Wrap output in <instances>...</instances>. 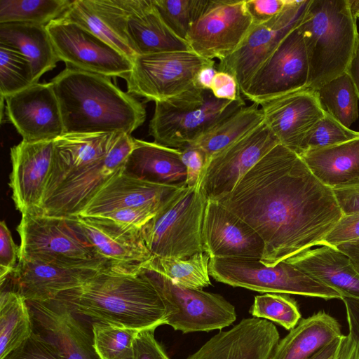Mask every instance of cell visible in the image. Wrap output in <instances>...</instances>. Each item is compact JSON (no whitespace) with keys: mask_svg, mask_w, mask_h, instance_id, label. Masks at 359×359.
I'll list each match as a JSON object with an SVG mask.
<instances>
[{"mask_svg":"<svg viewBox=\"0 0 359 359\" xmlns=\"http://www.w3.org/2000/svg\"><path fill=\"white\" fill-rule=\"evenodd\" d=\"M101 268L72 266L20 258L8 278L13 285L11 290L26 301L46 302L63 292L81 286Z\"/></svg>","mask_w":359,"mask_h":359,"instance_id":"cell-24","label":"cell"},{"mask_svg":"<svg viewBox=\"0 0 359 359\" xmlns=\"http://www.w3.org/2000/svg\"><path fill=\"white\" fill-rule=\"evenodd\" d=\"M309 66L299 25L257 70L242 95L260 105L272 98L306 89Z\"/></svg>","mask_w":359,"mask_h":359,"instance_id":"cell-14","label":"cell"},{"mask_svg":"<svg viewBox=\"0 0 359 359\" xmlns=\"http://www.w3.org/2000/svg\"><path fill=\"white\" fill-rule=\"evenodd\" d=\"M279 140L262 122L207 161L199 182L208 199L217 200L229 194L241 178Z\"/></svg>","mask_w":359,"mask_h":359,"instance_id":"cell-15","label":"cell"},{"mask_svg":"<svg viewBox=\"0 0 359 359\" xmlns=\"http://www.w3.org/2000/svg\"><path fill=\"white\" fill-rule=\"evenodd\" d=\"M76 220L105 266L135 268L153 257L144 242L142 229L104 217L78 216Z\"/></svg>","mask_w":359,"mask_h":359,"instance_id":"cell-22","label":"cell"},{"mask_svg":"<svg viewBox=\"0 0 359 359\" xmlns=\"http://www.w3.org/2000/svg\"><path fill=\"white\" fill-rule=\"evenodd\" d=\"M32 330L53 344L63 359H101L93 332L58 298L46 302L27 301Z\"/></svg>","mask_w":359,"mask_h":359,"instance_id":"cell-18","label":"cell"},{"mask_svg":"<svg viewBox=\"0 0 359 359\" xmlns=\"http://www.w3.org/2000/svg\"><path fill=\"white\" fill-rule=\"evenodd\" d=\"M299 29L309 66L306 88L346 73L359 34L349 0H309Z\"/></svg>","mask_w":359,"mask_h":359,"instance_id":"cell-4","label":"cell"},{"mask_svg":"<svg viewBox=\"0 0 359 359\" xmlns=\"http://www.w3.org/2000/svg\"><path fill=\"white\" fill-rule=\"evenodd\" d=\"M359 137V132L343 126L328 112L305 136L300 149L302 152L341 144Z\"/></svg>","mask_w":359,"mask_h":359,"instance_id":"cell-43","label":"cell"},{"mask_svg":"<svg viewBox=\"0 0 359 359\" xmlns=\"http://www.w3.org/2000/svg\"><path fill=\"white\" fill-rule=\"evenodd\" d=\"M207 0H153L168 27L180 39L187 38Z\"/></svg>","mask_w":359,"mask_h":359,"instance_id":"cell-41","label":"cell"},{"mask_svg":"<svg viewBox=\"0 0 359 359\" xmlns=\"http://www.w3.org/2000/svg\"><path fill=\"white\" fill-rule=\"evenodd\" d=\"M289 0H246V7L254 25L267 22L286 7Z\"/></svg>","mask_w":359,"mask_h":359,"instance_id":"cell-50","label":"cell"},{"mask_svg":"<svg viewBox=\"0 0 359 359\" xmlns=\"http://www.w3.org/2000/svg\"><path fill=\"white\" fill-rule=\"evenodd\" d=\"M312 174L334 189L359 183V137L299 155Z\"/></svg>","mask_w":359,"mask_h":359,"instance_id":"cell-31","label":"cell"},{"mask_svg":"<svg viewBox=\"0 0 359 359\" xmlns=\"http://www.w3.org/2000/svg\"><path fill=\"white\" fill-rule=\"evenodd\" d=\"M2 359H63L50 341L32 330L31 335Z\"/></svg>","mask_w":359,"mask_h":359,"instance_id":"cell-44","label":"cell"},{"mask_svg":"<svg viewBox=\"0 0 359 359\" xmlns=\"http://www.w3.org/2000/svg\"><path fill=\"white\" fill-rule=\"evenodd\" d=\"M130 135L121 133L106 156L64 182L42 206V215L76 217L98 191L121 174L134 147Z\"/></svg>","mask_w":359,"mask_h":359,"instance_id":"cell-13","label":"cell"},{"mask_svg":"<svg viewBox=\"0 0 359 359\" xmlns=\"http://www.w3.org/2000/svg\"><path fill=\"white\" fill-rule=\"evenodd\" d=\"M181 151V159L186 167L187 187L196 186L201 180L206 165V156L201 149L187 146Z\"/></svg>","mask_w":359,"mask_h":359,"instance_id":"cell-49","label":"cell"},{"mask_svg":"<svg viewBox=\"0 0 359 359\" xmlns=\"http://www.w3.org/2000/svg\"><path fill=\"white\" fill-rule=\"evenodd\" d=\"M55 53L67 67L126 79L130 59L82 26L60 17L46 26Z\"/></svg>","mask_w":359,"mask_h":359,"instance_id":"cell-11","label":"cell"},{"mask_svg":"<svg viewBox=\"0 0 359 359\" xmlns=\"http://www.w3.org/2000/svg\"><path fill=\"white\" fill-rule=\"evenodd\" d=\"M286 262L337 291L342 297L359 299V273L351 259L337 248L309 249Z\"/></svg>","mask_w":359,"mask_h":359,"instance_id":"cell-29","label":"cell"},{"mask_svg":"<svg viewBox=\"0 0 359 359\" xmlns=\"http://www.w3.org/2000/svg\"><path fill=\"white\" fill-rule=\"evenodd\" d=\"M215 65L204 67L198 72L195 81L196 87L210 90L213 78L217 72Z\"/></svg>","mask_w":359,"mask_h":359,"instance_id":"cell-58","label":"cell"},{"mask_svg":"<svg viewBox=\"0 0 359 359\" xmlns=\"http://www.w3.org/2000/svg\"><path fill=\"white\" fill-rule=\"evenodd\" d=\"M337 359H359V341L350 334L345 335Z\"/></svg>","mask_w":359,"mask_h":359,"instance_id":"cell-55","label":"cell"},{"mask_svg":"<svg viewBox=\"0 0 359 359\" xmlns=\"http://www.w3.org/2000/svg\"><path fill=\"white\" fill-rule=\"evenodd\" d=\"M210 259L205 252H198L184 259L153 257L141 266L163 276L177 285L202 290L211 285Z\"/></svg>","mask_w":359,"mask_h":359,"instance_id":"cell-36","label":"cell"},{"mask_svg":"<svg viewBox=\"0 0 359 359\" xmlns=\"http://www.w3.org/2000/svg\"><path fill=\"white\" fill-rule=\"evenodd\" d=\"M116 359H134L133 358V347L122 354H121L118 358Z\"/></svg>","mask_w":359,"mask_h":359,"instance_id":"cell-60","label":"cell"},{"mask_svg":"<svg viewBox=\"0 0 359 359\" xmlns=\"http://www.w3.org/2000/svg\"><path fill=\"white\" fill-rule=\"evenodd\" d=\"M155 330L138 331L132 346L134 359H170L156 340Z\"/></svg>","mask_w":359,"mask_h":359,"instance_id":"cell-48","label":"cell"},{"mask_svg":"<svg viewBox=\"0 0 359 359\" xmlns=\"http://www.w3.org/2000/svg\"><path fill=\"white\" fill-rule=\"evenodd\" d=\"M332 191L342 215L359 213V183Z\"/></svg>","mask_w":359,"mask_h":359,"instance_id":"cell-52","label":"cell"},{"mask_svg":"<svg viewBox=\"0 0 359 359\" xmlns=\"http://www.w3.org/2000/svg\"><path fill=\"white\" fill-rule=\"evenodd\" d=\"M53 150L54 140H22L11 148L12 170L8 185L15 207L21 215L41 213Z\"/></svg>","mask_w":359,"mask_h":359,"instance_id":"cell-19","label":"cell"},{"mask_svg":"<svg viewBox=\"0 0 359 359\" xmlns=\"http://www.w3.org/2000/svg\"><path fill=\"white\" fill-rule=\"evenodd\" d=\"M356 239H359V213L342 215L324 238L322 245L336 248L341 243Z\"/></svg>","mask_w":359,"mask_h":359,"instance_id":"cell-46","label":"cell"},{"mask_svg":"<svg viewBox=\"0 0 359 359\" xmlns=\"http://www.w3.org/2000/svg\"><path fill=\"white\" fill-rule=\"evenodd\" d=\"M92 332L95 348L101 359H116L133 346L138 330L94 321Z\"/></svg>","mask_w":359,"mask_h":359,"instance_id":"cell-42","label":"cell"},{"mask_svg":"<svg viewBox=\"0 0 359 359\" xmlns=\"http://www.w3.org/2000/svg\"><path fill=\"white\" fill-rule=\"evenodd\" d=\"M209 273L218 282L257 292L341 299L337 291L286 260L269 266L258 259L210 258Z\"/></svg>","mask_w":359,"mask_h":359,"instance_id":"cell-8","label":"cell"},{"mask_svg":"<svg viewBox=\"0 0 359 359\" xmlns=\"http://www.w3.org/2000/svg\"><path fill=\"white\" fill-rule=\"evenodd\" d=\"M253 25L246 0H207L187 42L197 54L220 61L238 48Z\"/></svg>","mask_w":359,"mask_h":359,"instance_id":"cell-12","label":"cell"},{"mask_svg":"<svg viewBox=\"0 0 359 359\" xmlns=\"http://www.w3.org/2000/svg\"><path fill=\"white\" fill-rule=\"evenodd\" d=\"M147 205L117 210L102 216L126 226L142 229L163 205Z\"/></svg>","mask_w":359,"mask_h":359,"instance_id":"cell-45","label":"cell"},{"mask_svg":"<svg viewBox=\"0 0 359 359\" xmlns=\"http://www.w3.org/2000/svg\"><path fill=\"white\" fill-rule=\"evenodd\" d=\"M55 298L78 315L138 331L156 329L167 318L163 299L141 266H104L81 286Z\"/></svg>","mask_w":359,"mask_h":359,"instance_id":"cell-2","label":"cell"},{"mask_svg":"<svg viewBox=\"0 0 359 359\" xmlns=\"http://www.w3.org/2000/svg\"><path fill=\"white\" fill-rule=\"evenodd\" d=\"M309 0H289L285 9L273 19L254 25L238 48L219 61L217 71L231 74L241 94L257 70L287 34L300 22Z\"/></svg>","mask_w":359,"mask_h":359,"instance_id":"cell-16","label":"cell"},{"mask_svg":"<svg viewBox=\"0 0 359 359\" xmlns=\"http://www.w3.org/2000/svg\"><path fill=\"white\" fill-rule=\"evenodd\" d=\"M9 121L25 142L53 141L64 134L53 85L36 83L4 97Z\"/></svg>","mask_w":359,"mask_h":359,"instance_id":"cell-17","label":"cell"},{"mask_svg":"<svg viewBox=\"0 0 359 359\" xmlns=\"http://www.w3.org/2000/svg\"><path fill=\"white\" fill-rule=\"evenodd\" d=\"M72 1L0 0V24L22 23L46 26L60 18Z\"/></svg>","mask_w":359,"mask_h":359,"instance_id":"cell-37","label":"cell"},{"mask_svg":"<svg viewBox=\"0 0 359 359\" xmlns=\"http://www.w3.org/2000/svg\"><path fill=\"white\" fill-rule=\"evenodd\" d=\"M110 78L66 67L52 79L64 133L131 135L143 124L146 110L142 103Z\"/></svg>","mask_w":359,"mask_h":359,"instance_id":"cell-3","label":"cell"},{"mask_svg":"<svg viewBox=\"0 0 359 359\" xmlns=\"http://www.w3.org/2000/svg\"><path fill=\"white\" fill-rule=\"evenodd\" d=\"M32 333L27 302L17 292L1 288L0 359L21 345Z\"/></svg>","mask_w":359,"mask_h":359,"instance_id":"cell-35","label":"cell"},{"mask_svg":"<svg viewBox=\"0 0 359 359\" xmlns=\"http://www.w3.org/2000/svg\"><path fill=\"white\" fill-rule=\"evenodd\" d=\"M216 201L262 238L261 262L273 266L316 245L342 216L332 189L302 158L280 143L264 156L228 194Z\"/></svg>","mask_w":359,"mask_h":359,"instance_id":"cell-1","label":"cell"},{"mask_svg":"<svg viewBox=\"0 0 359 359\" xmlns=\"http://www.w3.org/2000/svg\"><path fill=\"white\" fill-rule=\"evenodd\" d=\"M18 247L4 220L0 223V283L13 272L19 255Z\"/></svg>","mask_w":359,"mask_h":359,"instance_id":"cell-47","label":"cell"},{"mask_svg":"<svg viewBox=\"0 0 359 359\" xmlns=\"http://www.w3.org/2000/svg\"><path fill=\"white\" fill-rule=\"evenodd\" d=\"M259 105L252 103L231 114L191 143L206 156V163L217 152L236 141L262 122L264 115Z\"/></svg>","mask_w":359,"mask_h":359,"instance_id":"cell-34","label":"cell"},{"mask_svg":"<svg viewBox=\"0 0 359 359\" xmlns=\"http://www.w3.org/2000/svg\"><path fill=\"white\" fill-rule=\"evenodd\" d=\"M128 0H74L61 16L90 31L132 61L126 34Z\"/></svg>","mask_w":359,"mask_h":359,"instance_id":"cell-27","label":"cell"},{"mask_svg":"<svg viewBox=\"0 0 359 359\" xmlns=\"http://www.w3.org/2000/svg\"><path fill=\"white\" fill-rule=\"evenodd\" d=\"M245 105L242 96L235 100L218 99L211 90L194 86L155 102L149 134L157 144L181 149Z\"/></svg>","mask_w":359,"mask_h":359,"instance_id":"cell-5","label":"cell"},{"mask_svg":"<svg viewBox=\"0 0 359 359\" xmlns=\"http://www.w3.org/2000/svg\"><path fill=\"white\" fill-rule=\"evenodd\" d=\"M259 106L264 122L280 143L298 155L305 136L325 111L316 91L309 88L272 98Z\"/></svg>","mask_w":359,"mask_h":359,"instance_id":"cell-21","label":"cell"},{"mask_svg":"<svg viewBox=\"0 0 359 359\" xmlns=\"http://www.w3.org/2000/svg\"><path fill=\"white\" fill-rule=\"evenodd\" d=\"M185 184L151 182L123 171L98 191L79 216L100 217L126 208L161 205Z\"/></svg>","mask_w":359,"mask_h":359,"instance_id":"cell-26","label":"cell"},{"mask_svg":"<svg viewBox=\"0 0 359 359\" xmlns=\"http://www.w3.org/2000/svg\"><path fill=\"white\" fill-rule=\"evenodd\" d=\"M160 292L167 309L165 325L183 333L222 330L236 319L234 306L218 294L177 285L143 269Z\"/></svg>","mask_w":359,"mask_h":359,"instance_id":"cell-10","label":"cell"},{"mask_svg":"<svg viewBox=\"0 0 359 359\" xmlns=\"http://www.w3.org/2000/svg\"><path fill=\"white\" fill-rule=\"evenodd\" d=\"M346 307L349 333L359 341V299L342 297Z\"/></svg>","mask_w":359,"mask_h":359,"instance_id":"cell-53","label":"cell"},{"mask_svg":"<svg viewBox=\"0 0 359 359\" xmlns=\"http://www.w3.org/2000/svg\"><path fill=\"white\" fill-rule=\"evenodd\" d=\"M201 238L203 252L210 258L261 259L264 253L260 236L216 200L208 199Z\"/></svg>","mask_w":359,"mask_h":359,"instance_id":"cell-20","label":"cell"},{"mask_svg":"<svg viewBox=\"0 0 359 359\" xmlns=\"http://www.w3.org/2000/svg\"><path fill=\"white\" fill-rule=\"evenodd\" d=\"M29 60L15 49L0 43V92L5 97L34 84Z\"/></svg>","mask_w":359,"mask_h":359,"instance_id":"cell-39","label":"cell"},{"mask_svg":"<svg viewBox=\"0 0 359 359\" xmlns=\"http://www.w3.org/2000/svg\"><path fill=\"white\" fill-rule=\"evenodd\" d=\"M21 215L16 229L20 238L18 259L80 267L105 266L81 231L76 217Z\"/></svg>","mask_w":359,"mask_h":359,"instance_id":"cell-7","label":"cell"},{"mask_svg":"<svg viewBox=\"0 0 359 359\" xmlns=\"http://www.w3.org/2000/svg\"><path fill=\"white\" fill-rule=\"evenodd\" d=\"M346 73L352 81L359 99V34L352 57Z\"/></svg>","mask_w":359,"mask_h":359,"instance_id":"cell-56","label":"cell"},{"mask_svg":"<svg viewBox=\"0 0 359 359\" xmlns=\"http://www.w3.org/2000/svg\"><path fill=\"white\" fill-rule=\"evenodd\" d=\"M349 4L355 18L359 19V0H349Z\"/></svg>","mask_w":359,"mask_h":359,"instance_id":"cell-59","label":"cell"},{"mask_svg":"<svg viewBox=\"0 0 359 359\" xmlns=\"http://www.w3.org/2000/svg\"><path fill=\"white\" fill-rule=\"evenodd\" d=\"M336 248L351 259L359 273V239L341 243Z\"/></svg>","mask_w":359,"mask_h":359,"instance_id":"cell-57","label":"cell"},{"mask_svg":"<svg viewBox=\"0 0 359 359\" xmlns=\"http://www.w3.org/2000/svg\"><path fill=\"white\" fill-rule=\"evenodd\" d=\"M123 172L160 184H183L187 180L180 149L135 138Z\"/></svg>","mask_w":359,"mask_h":359,"instance_id":"cell-30","label":"cell"},{"mask_svg":"<svg viewBox=\"0 0 359 359\" xmlns=\"http://www.w3.org/2000/svg\"><path fill=\"white\" fill-rule=\"evenodd\" d=\"M126 81L127 93L158 102L195 86L198 72L215 61L193 50L136 55Z\"/></svg>","mask_w":359,"mask_h":359,"instance_id":"cell-9","label":"cell"},{"mask_svg":"<svg viewBox=\"0 0 359 359\" xmlns=\"http://www.w3.org/2000/svg\"><path fill=\"white\" fill-rule=\"evenodd\" d=\"M126 34L136 55L192 50L165 23L153 0H128Z\"/></svg>","mask_w":359,"mask_h":359,"instance_id":"cell-28","label":"cell"},{"mask_svg":"<svg viewBox=\"0 0 359 359\" xmlns=\"http://www.w3.org/2000/svg\"><path fill=\"white\" fill-rule=\"evenodd\" d=\"M121 133H64L55 139L43 202L67 180L104 158Z\"/></svg>","mask_w":359,"mask_h":359,"instance_id":"cell-25","label":"cell"},{"mask_svg":"<svg viewBox=\"0 0 359 359\" xmlns=\"http://www.w3.org/2000/svg\"><path fill=\"white\" fill-rule=\"evenodd\" d=\"M0 43L15 49L29 60L35 83L60 61L44 25L0 24Z\"/></svg>","mask_w":359,"mask_h":359,"instance_id":"cell-33","label":"cell"},{"mask_svg":"<svg viewBox=\"0 0 359 359\" xmlns=\"http://www.w3.org/2000/svg\"><path fill=\"white\" fill-rule=\"evenodd\" d=\"M250 311L254 318L277 323L288 330L294 328L301 318L297 302L287 294L266 293L255 296Z\"/></svg>","mask_w":359,"mask_h":359,"instance_id":"cell-40","label":"cell"},{"mask_svg":"<svg viewBox=\"0 0 359 359\" xmlns=\"http://www.w3.org/2000/svg\"><path fill=\"white\" fill-rule=\"evenodd\" d=\"M208 198L199 182L172 195L142 228L152 257L184 259L203 252L202 226Z\"/></svg>","mask_w":359,"mask_h":359,"instance_id":"cell-6","label":"cell"},{"mask_svg":"<svg viewBox=\"0 0 359 359\" xmlns=\"http://www.w3.org/2000/svg\"><path fill=\"white\" fill-rule=\"evenodd\" d=\"M279 339L271 321L245 318L219 331L187 359H270Z\"/></svg>","mask_w":359,"mask_h":359,"instance_id":"cell-23","label":"cell"},{"mask_svg":"<svg viewBox=\"0 0 359 359\" xmlns=\"http://www.w3.org/2000/svg\"><path fill=\"white\" fill-rule=\"evenodd\" d=\"M345 335L336 338L309 359H337L342 347Z\"/></svg>","mask_w":359,"mask_h":359,"instance_id":"cell-54","label":"cell"},{"mask_svg":"<svg viewBox=\"0 0 359 359\" xmlns=\"http://www.w3.org/2000/svg\"><path fill=\"white\" fill-rule=\"evenodd\" d=\"M342 334L335 318L318 311L299 321L279 340L270 359H309Z\"/></svg>","mask_w":359,"mask_h":359,"instance_id":"cell-32","label":"cell"},{"mask_svg":"<svg viewBox=\"0 0 359 359\" xmlns=\"http://www.w3.org/2000/svg\"><path fill=\"white\" fill-rule=\"evenodd\" d=\"M323 108L343 126L349 128L358 118V97L346 73L316 90Z\"/></svg>","mask_w":359,"mask_h":359,"instance_id":"cell-38","label":"cell"},{"mask_svg":"<svg viewBox=\"0 0 359 359\" xmlns=\"http://www.w3.org/2000/svg\"><path fill=\"white\" fill-rule=\"evenodd\" d=\"M210 90L218 99L235 100L242 96L235 78L230 74L217 71L211 85Z\"/></svg>","mask_w":359,"mask_h":359,"instance_id":"cell-51","label":"cell"}]
</instances>
